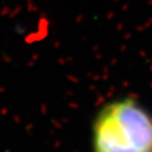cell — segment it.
<instances>
[{
    "label": "cell",
    "instance_id": "6da1fadb",
    "mask_svg": "<svg viewBox=\"0 0 152 152\" xmlns=\"http://www.w3.org/2000/svg\"><path fill=\"white\" fill-rule=\"evenodd\" d=\"M141 152H152V116L131 99L108 105Z\"/></svg>",
    "mask_w": 152,
    "mask_h": 152
},
{
    "label": "cell",
    "instance_id": "7a4b0ae2",
    "mask_svg": "<svg viewBox=\"0 0 152 152\" xmlns=\"http://www.w3.org/2000/svg\"><path fill=\"white\" fill-rule=\"evenodd\" d=\"M92 140L95 152H141L108 106L95 121Z\"/></svg>",
    "mask_w": 152,
    "mask_h": 152
}]
</instances>
